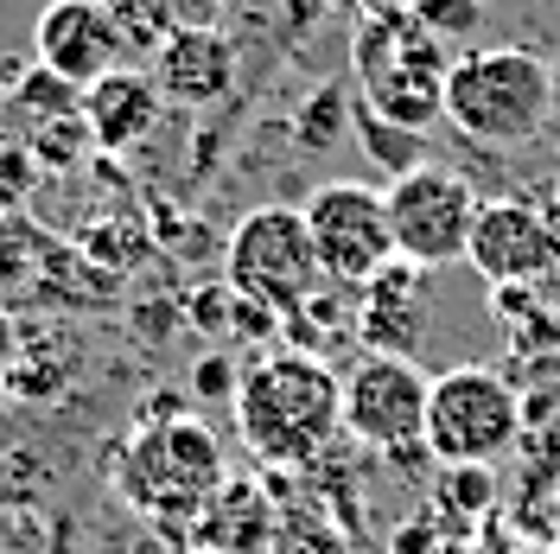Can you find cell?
<instances>
[{
    "label": "cell",
    "instance_id": "1",
    "mask_svg": "<svg viewBox=\"0 0 560 554\" xmlns=\"http://www.w3.org/2000/svg\"><path fill=\"white\" fill-rule=\"evenodd\" d=\"M236 440L275 472H306L318 452L338 447L345 427V377L313 350H261L236 382Z\"/></svg>",
    "mask_w": 560,
    "mask_h": 554
},
{
    "label": "cell",
    "instance_id": "2",
    "mask_svg": "<svg viewBox=\"0 0 560 554\" xmlns=\"http://www.w3.org/2000/svg\"><path fill=\"white\" fill-rule=\"evenodd\" d=\"M350 70H357V96L383 122H401V128L427 135L446 115V70H453V58H446V38L427 33L408 0H376L370 13H357Z\"/></svg>",
    "mask_w": 560,
    "mask_h": 554
},
{
    "label": "cell",
    "instance_id": "3",
    "mask_svg": "<svg viewBox=\"0 0 560 554\" xmlns=\"http://www.w3.org/2000/svg\"><path fill=\"white\" fill-rule=\"evenodd\" d=\"M223 485H230L223 478V447L198 415L153 420V427L135 420L128 440L115 447V490L160 529H185V542H191L198 510Z\"/></svg>",
    "mask_w": 560,
    "mask_h": 554
},
{
    "label": "cell",
    "instance_id": "4",
    "mask_svg": "<svg viewBox=\"0 0 560 554\" xmlns=\"http://www.w3.org/2000/svg\"><path fill=\"white\" fill-rule=\"evenodd\" d=\"M555 70L523 45L465 51L446 70V122L478 147H528L555 115Z\"/></svg>",
    "mask_w": 560,
    "mask_h": 554
},
{
    "label": "cell",
    "instance_id": "5",
    "mask_svg": "<svg viewBox=\"0 0 560 554\" xmlns=\"http://www.w3.org/2000/svg\"><path fill=\"white\" fill-rule=\"evenodd\" d=\"M523 440V408L503 370L458 363L427 395V459L433 465H497Z\"/></svg>",
    "mask_w": 560,
    "mask_h": 554
},
{
    "label": "cell",
    "instance_id": "6",
    "mask_svg": "<svg viewBox=\"0 0 560 554\" xmlns=\"http://www.w3.org/2000/svg\"><path fill=\"white\" fill-rule=\"evenodd\" d=\"M223 280H230L243 300L275 307L280 319H287V312H300L306 300H318L331 280H325V268H318L306 210H293V205L248 210L243 223L230 230V249H223Z\"/></svg>",
    "mask_w": 560,
    "mask_h": 554
},
{
    "label": "cell",
    "instance_id": "7",
    "mask_svg": "<svg viewBox=\"0 0 560 554\" xmlns=\"http://www.w3.org/2000/svg\"><path fill=\"white\" fill-rule=\"evenodd\" d=\"M300 210H306L318 268H325L331 287L363 293V287L395 262V230H388V192L383 185H363V178H325Z\"/></svg>",
    "mask_w": 560,
    "mask_h": 554
},
{
    "label": "cell",
    "instance_id": "8",
    "mask_svg": "<svg viewBox=\"0 0 560 554\" xmlns=\"http://www.w3.org/2000/svg\"><path fill=\"white\" fill-rule=\"evenodd\" d=\"M427 395H433V377L415 357L370 350L345 377V434L383 459L415 465V459H427Z\"/></svg>",
    "mask_w": 560,
    "mask_h": 554
},
{
    "label": "cell",
    "instance_id": "9",
    "mask_svg": "<svg viewBox=\"0 0 560 554\" xmlns=\"http://www.w3.org/2000/svg\"><path fill=\"white\" fill-rule=\"evenodd\" d=\"M388 192V230H395V255L415 268H453L471 249V223H478V192L471 178L453 166H420V173L383 185Z\"/></svg>",
    "mask_w": 560,
    "mask_h": 554
},
{
    "label": "cell",
    "instance_id": "10",
    "mask_svg": "<svg viewBox=\"0 0 560 554\" xmlns=\"http://www.w3.org/2000/svg\"><path fill=\"white\" fill-rule=\"evenodd\" d=\"M465 262L490 287H541L548 275H560V230L523 198H497V205H478Z\"/></svg>",
    "mask_w": 560,
    "mask_h": 554
},
{
    "label": "cell",
    "instance_id": "11",
    "mask_svg": "<svg viewBox=\"0 0 560 554\" xmlns=\"http://www.w3.org/2000/svg\"><path fill=\"white\" fill-rule=\"evenodd\" d=\"M128 26L115 20L108 0H51L33 26V58L51 77H65L70 90L103 83L108 70H121Z\"/></svg>",
    "mask_w": 560,
    "mask_h": 554
},
{
    "label": "cell",
    "instance_id": "12",
    "mask_svg": "<svg viewBox=\"0 0 560 554\" xmlns=\"http://www.w3.org/2000/svg\"><path fill=\"white\" fill-rule=\"evenodd\" d=\"M427 268L415 262H388L383 275L357 293V338L376 350V357H415L427 338Z\"/></svg>",
    "mask_w": 560,
    "mask_h": 554
},
{
    "label": "cell",
    "instance_id": "13",
    "mask_svg": "<svg viewBox=\"0 0 560 554\" xmlns=\"http://www.w3.org/2000/svg\"><path fill=\"white\" fill-rule=\"evenodd\" d=\"M153 83H160V96L191 103V108L230 96V83H236V38L217 33V26H173L160 38Z\"/></svg>",
    "mask_w": 560,
    "mask_h": 554
},
{
    "label": "cell",
    "instance_id": "14",
    "mask_svg": "<svg viewBox=\"0 0 560 554\" xmlns=\"http://www.w3.org/2000/svg\"><path fill=\"white\" fill-rule=\"evenodd\" d=\"M280 529V504L268 485H248V478H230V485L210 497L198 522H191V549H223V554H268Z\"/></svg>",
    "mask_w": 560,
    "mask_h": 554
},
{
    "label": "cell",
    "instance_id": "15",
    "mask_svg": "<svg viewBox=\"0 0 560 554\" xmlns=\"http://www.w3.org/2000/svg\"><path fill=\"white\" fill-rule=\"evenodd\" d=\"M153 122H160V83L128 65L83 90V128H90V140L103 153H128L135 140H147Z\"/></svg>",
    "mask_w": 560,
    "mask_h": 554
},
{
    "label": "cell",
    "instance_id": "16",
    "mask_svg": "<svg viewBox=\"0 0 560 554\" xmlns=\"http://www.w3.org/2000/svg\"><path fill=\"white\" fill-rule=\"evenodd\" d=\"M51 255H58V236H45L20 210H0V307L13 312L26 300H45Z\"/></svg>",
    "mask_w": 560,
    "mask_h": 554
},
{
    "label": "cell",
    "instance_id": "17",
    "mask_svg": "<svg viewBox=\"0 0 560 554\" xmlns=\"http://www.w3.org/2000/svg\"><path fill=\"white\" fill-rule=\"evenodd\" d=\"M350 140L363 147V160H370L388 185H395V178H408V173H420V166H433L427 135H420V128H401V122H383L363 96H350Z\"/></svg>",
    "mask_w": 560,
    "mask_h": 554
},
{
    "label": "cell",
    "instance_id": "18",
    "mask_svg": "<svg viewBox=\"0 0 560 554\" xmlns=\"http://www.w3.org/2000/svg\"><path fill=\"white\" fill-rule=\"evenodd\" d=\"M433 504H440V517L465 522V529H485L490 510H497V465H440Z\"/></svg>",
    "mask_w": 560,
    "mask_h": 554
},
{
    "label": "cell",
    "instance_id": "19",
    "mask_svg": "<svg viewBox=\"0 0 560 554\" xmlns=\"http://www.w3.org/2000/svg\"><path fill=\"white\" fill-rule=\"evenodd\" d=\"M7 103L20 108V115H33V128H45V122L83 115V90H70L65 77H51L45 65H26L13 77V96H7Z\"/></svg>",
    "mask_w": 560,
    "mask_h": 554
},
{
    "label": "cell",
    "instance_id": "20",
    "mask_svg": "<svg viewBox=\"0 0 560 554\" xmlns=\"http://www.w3.org/2000/svg\"><path fill=\"white\" fill-rule=\"evenodd\" d=\"M268 554H350V542L338 535V522L313 517V510H280L275 549Z\"/></svg>",
    "mask_w": 560,
    "mask_h": 554
},
{
    "label": "cell",
    "instance_id": "21",
    "mask_svg": "<svg viewBox=\"0 0 560 554\" xmlns=\"http://www.w3.org/2000/svg\"><path fill=\"white\" fill-rule=\"evenodd\" d=\"M345 122H350V96L345 90H338V83L313 90V103L300 108V147H306V153H325L338 135H350Z\"/></svg>",
    "mask_w": 560,
    "mask_h": 554
},
{
    "label": "cell",
    "instance_id": "22",
    "mask_svg": "<svg viewBox=\"0 0 560 554\" xmlns=\"http://www.w3.org/2000/svg\"><path fill=\"white\" fill-rule=\"evenodd\" d=\"M26 147H33L38 166H58V173H65V166H77V160H83V147H96V140H90V128H83V115H65V122H45V128H33V140H26Z\"/></svg>",
    "mask_w": 560,
    "mask_h": 554
},
{
    "label": "cell",
    "instance_id": "23",
    "mask_svg": "<svg viewBox=\"0 0 560 554\" xmlns=\"http://www.w3.org/2000/svg\"><path fill=\"white\" fill-rule=\"evenodd\" d=\"M38 173H45V166L33 160V147L0 135V210H20V205H26V198L38 192Z\"/></svg>",
    "mask_w": 560,
    "mask_h": 554
},
{
    "label": "cell",
    "instance_id": "24",
    "mask_svg": "<svg viewBox=\"0 0 560 554\" xmlns=\"http://www.w3.org/2000/svg\"><path fill=\"white\" fill-rule=\"evenodd\" d=\"M408 7H415V20L433 38H465L485 20V0H408Z\"/></svg>",
    "mask_w": 560,
    "mask_h": 554
},
{
    "label": "cell",
    "instance_id": "25",
    "mask_svg": "<svg viewBox=\"0 0 560 554\" xmlns=\"http://www.w3.org/2000/svg\"><path fill=\"white\" fill-rule=\"evenodd\" d=\"M236 382H243V370H236V357H223V350H205V357L191 363V395H198V402H236Z\"/></svg>",
    "mask_w": 560,
    "mask_h": 554
},
{
    "label": "cell",
    "instance_id": "26",
    "mask_svg": "<svg viewBox=\"0 0 560 554\" xmlns=\"http://www.w3.org/2000/svg\"><path fill=\"white\" fill-rule=\"evenodd\" d=\"M287 325L275 307H261V300H243L236 293V319H230V338L236 345H248V350H275V332Z\"/></svg>",
    "mask_w": 560,
    "mask_h": 554
},
{
    "label": "cell",
    "instance_id": "27",
    "mask_svg": "<svg viewBox=\"0 0 560 554\" xmlns=\"http://www.w3.org/2000/svg\"><path fill=\"white\" fill-rule=\"evenodd\" d=\"M185 312L198 319V332L230 338V319H236V287H230V280H210V287H198V293L185 300Z\"/></svg>",
    "mask_w": 560,
    "mask_h": 554
},
{
    "label": "cell",
    "instance_id": "28",
    "mask_svg": "<svg viewBox=\"0 0 560 554\" xmlns=\"http://www.w3.org/2000/svg\"><path fill=\"white\" fill-rule=\"evenodd\" d=\"M560 350V319L548 307H535L523 325H510V357H555Z\"/></svg>",
    "mask_w": 560,
    "mask_h": 554
},
{
    "label": "cell",
    "instance_id": "29",
    "mask_svg": "<svg viewBox=\"0 0 560 554\" xmlns=\"http://www.w3.org/2000/svg\"><path fill=\"white\" fill-rule=\"evenodd\" d=\"M490 307H497L503 325H523L528 312L541 307V287H490Z\"/></svg>",
    "mask_w": 560,
    "mask_h": 554
},
{
    "label": "cell",
    "instance_id": "30",
    "mask_svg": "<svg viewBox=\"0 0 560 554\" xmlns=\"http://www.w3.org/2000/svg\"><path fill=\"white\" fill-rule=\"evenodd\" d=\"M20 357H26V325H20L13 312L0 307V370H13Z\"/></svg>",
    "mask_w": 560,
    "mask_h": 554
},
{
    "label": "cell",
    "instance_id": "31",
    "mask_svg": "<svg viewBox=\"0 0 560 554\" xmlns=\"http://www.w3.org/2000/svg\"><path fill=\"white\" fill-rule=\"evenodd\" d=\"M20 70H26V65H20V58H0V103L13 96V77H20Z\"/></svg>",
    "mask_w": 560,
    "mask_h": 554
},
{
    "label": "cell",
    "instance_id": "32",
    "mask_svg": "<svg viewBox=\"0 0 560 554\" xmlns=\"http://www.w3.org/2000/svg\"><path fill=\"white\" fill-rule=\"evenodd\" d=\"M331 7H350V13H370L376 0H331Z\"/></svg>",
    "mask_w": 560,
    "mask_h": 554
},
{
    "label": "cell",
    "instance_id": "33",
    "mask_svg": "<svg viewBox=\"0 0 560 554\" xmlns=\"http://www.w3.org/2000/svg\"><path fill=\"white\" fill-rule=\"evenodd\" d=\"M7 402H13V389H7V370H0V415H7Z\"/></svg>",
    "mask_w": 560,
    "mask_h": 554
},
{
    "label": "cell",
    "instance_id": "34",
    "mask_svg": "<svg viewBox=\"0 0 560 554\" xmlns=\"http://www.w3.org/2000/svg\"><path fill=\"white\" fill-rule=\"evenodd\" d=\"M185 554H223V549H185Z\"/></svg>",
    "mask_w": 560,
    "mask_h": 554
},
{
    "label": "cell",
    "instance_id": "35",
    "mask_svg": "<svg viewBox=\"0 0 560 554\" xmlns=\"http://www.w3.org/2000/svg\"><path fill=\"white\" fill-rule=\"evenodd\" d=\"M555 210H560V178H555Z\"/></svg>",
    "mask_w": 560,
    "mask_h": 554
}]
</instances>
